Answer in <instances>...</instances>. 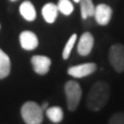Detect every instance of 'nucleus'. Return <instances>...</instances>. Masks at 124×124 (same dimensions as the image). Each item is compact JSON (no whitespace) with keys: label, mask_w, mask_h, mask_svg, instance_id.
Listing matches in <instances>:
<instances>
[{"label":"nucleus","mask_w":124,"mask_h":124,"mask_svg":"<svg viewBox=\"0 0 124 124\" xmlns=\"http://www.w3.org/2000/svg\"><path fill=\"white\" fill-rule=\"evenodd\" d=\"M31 64H32V66H33V70L35 71L37 75L44 76L49 72L52 61L46 56L34 55L31 58Z\"/></svg>","instance_id":"423d86ee"},{"label":"nucleus","mask_w":124,"mask_h":124,"mask_svg":"<svg viewBox=\"0 0 124 124\" xmlns=\"http://www.w3.org/2000/svg\"><path fill=\"white\" fill-rule=\"evenodd\" d=\"M11 63L8 55L0 49V80L5 79L10 73Z\"/></svg>","instance_id":"f8f14e48"},{"label":"nucleus","mask_w":124,"mask_h":124,"mask_svg":"<svg viewBox=\"0 0 124 124\" xmlns=\"http://www.w3.org/2000/svg\"><path fill=\"white\" fill-rule=\"evenodd\" d=\"M40 107H41V108H42V111H46V108H49V104H48V102H46V101H45L44 103H42V104H41V106H40Z\"/></svg>","instance_id":"a211bd4d"},{"label":"nucleus","mask_w":124,"mask_h":124,"mask_svg":"<svg viewBox=\"0 0 124 124\" xmlns=\"http://www.w3.org/2000/svg\"><path fill=\"white\" fill-rule=\"evenodd\" d=\"M57 7H58V11H60L64 16L71 15L73 11V5L70 2V0H59Z\"/></svg>","instance_id":"2eb2a0df"},{"label":"nucleus","mask_w":124,"mask_h":124,"mask_svg":"<svg viewBox=\"0 0 124 124\" xmlns=\"http://www.w3.org/2000/svg\"><path fill=\"white\" fill-rule=\"evenodd\" d=\"M77 34L73 33L72 35L68 38L67 42L65 44V46L63 49V52H62V57H63V59H68L69 56H70V53H71V50L73 48V46H75L76 41H77Z\"/></svg>","instance_id":"dca6fc26"},{"label":"nucleus","mask_w":124,"mask_h":124,"mask_svg":"<svg viewBox=\"0 0 124 124\" xmlns=\"http://www.w3.org/2000/svg\"><path fill=\"white\" fill-rule=\"evenodd\" d=\"M46 115L49 118V120L53 123H60L63 119V110L60 107L54 106L50 107L46 110Z\"/></svg>","instance_id":"ddd939ff"},{"label":"nucleus","mask_w":124,"mask_h":124,"mask_svg":"<svg viewBox=\"0 0 124 124\" xmlns=\"http://www.w3.org/2000/svg\"><path fill=\"white\" fill-rule=\"evenodd\" d=\"M112 7L108 6L106 3H100L97 6H95L94 9V18L95 21L97 22V24L101 25V26H106L110 23L111 19H112Z\"/></svg>","instance_id":"0eeeda50"},{"label":"nucleus","mask_w":124,"mask_h":124,"mask_svg":"<svg viewBox=\"0 0 124 124\" xmlns=\"http://www.w3.org/2000/svg\"><path fill=\"white\" fill-rule=\"evenodd\" d=\"M94 46V37L90 32H84L78 44V53L81 56H88Z\"/></svg>","instance_id":"6e6552de"},{"label":"nucleus","mask_w":124,"mask_h":124,"mask_svg":"<svg viewBox=\"0 0 124 124\" xmlns=\"http://www.w3.org/2000/svg\"><path fill=\"white\" fill-rule=\"evenodd\" d=\"M96 68L95 63L93 62H88V63H83L79 65H75V66H70L67 69V73L77 79H81V78H85L94 73Z\"/></svg>","instance_id":"39448f33"},{"label":"nucleus","mask_w":124,"mask_h":124,"mask_svg":"<svg viewBox=\"0 0 124 124\" xmlns=\"http://www.w3.org/2000/svg\"><path fill=\"white\" fill-rule=\"evenodd\" d=\"M41 14L44 17L45 21L49 24H52L56 21L57 16H58V7L56 4H54L52 2H49L44 5L41 9Z\"/></svg>","instance_id":"9d476101"},{"label":"nucleus","mask_w":124,"mask_h":124,"mask_svg":"<svg viewBox=\"0 0 124 124\" xmlns=\"http://www.w3.org/2000/svg\"><path fill=\"white\" fill-rule=\"evenodd\" d=\"M64 92L66 97L67 108L70 112H75L82 98V88L77 81H67L64 85Z\"/></svg>","instance_id":"7ed1b4c3"},{"label":"nucleus","mask_w":124,"mask_h":124,"mask_svg":"<svg viewBox=\"0 0 124 124\" xmlns=\"http://www.w3.org/2000/svg\"><path fill=\"white\" fill-rule=\"evenodd\" d=\"M20 14L22 17L28 22H32L35 20V18H36L35 7H34L32 3L28 1V0L22 2V4L20 5Z\"/></svg>","instance_id":"9b49d317"},{"label":"nucleus","mask_w":124,"mask_h":124,"mask_svg":"<svg viewBox=\"0 0 124 124\" xmlns=\"http://www.w3.org/2000/svg\"><path fill=\"white\" fill-rule=\"evenodd\" d=\"M73 1H75V2H79L80 0H73Z\"/></svg>","instance_id":"6ab92c4d"},{"label":"nucleus","mask_w":124,"mask_h":124,"mask_svg":"<svg viewBox=\"0 0 124 124\" xmlns=\"http://www.w3.org/2000/svg\"><path fill=\"white\" fill-rule=\"evenodd\" d=\"M21 116L26 124H41L44 111L35 101H26L21 108Z\"/></svg>","instance_id":"f03ea898"},{"label":"nucleus","mask_w":124,"mask_h":124,"mask_svg":"<svg viewBox=\"0 0 124 124\" xmlns=\"http://www.w3.org/2000/svg\"><path fill=\"white\" fill-rule=\"evenodd\" d=\"M111 96L110 85L103 81H98L93 86L87 95V108L92 112H98L108 103Z\"/></svg>","instance_id":"f257e3e1"},{"label":"nucleus","mask_w":124,"mask_h":124,"mask_svg":"<svg viewBox=\"0 0 124 124\" xmlns=\"http://www.w3.org/2000/svg\"><path fill=\"white\" fill-rule=\"evenodd\" d=\"M0 28H1V25H0Z\"/></svg>","instance_id":"412c9836"},{"label":"nucleus","mask_w":124,"mask_h":124,"mask_svg":"<svg viewBox=\"0 0 124 124\" xmlns=\"http://www.w3.org/2000/svg\"><path fill=\"white\" fill-rule=\"evenodd\" d=\"M20 44L21 46L26 51L35 50L38 46V38L35 33L32 31H23L20 34Z\"/></svg>","instance_id":"1a4fd4ad"},{"label":"nucleus","mask_w":124,"mask_h":124,"mask_svg":"<svg viewBox=\"0 0 124 124\" xmlns=\"http://www.w3.org/2000/svg\"><path fill=\"white\" fill-rule=\"evenodd\" d=\"M79 3L81 6V16H82V19L86 20L88 18L93 17L95 6L93 4L92 0H80Z\"/></svg>","instance_id":"4468645a"},{"label":"nucleus","mask_w":124,"mask_h":124,"mask_svg":"<svg viewBox=\"0 0 124 124\" xmlns=\"http://www.w3.org/2000/svg\"><path fill=\"white\" fill-rule=\"evenodd\" d=\"M11 1H16V0H11Z\"/></svg>","instance_id":"aec40b11"},{"label":"nucleus","mask_w":124,"mask_h":124,"mask_svg":"<svg viewBox=\"0 0 124 124\" xmlns=\"http://www.w3.org/2000/svg\"><path fill=\"white\" fill-rule=\"evenodd\" d=\"M108 124H124V113L117 112L112 115Z\"/></svg>","instance_id":"f3484780"},{"label":"nucleus","mask_w":124,"mask_h":124,"mask_svg":"<svg viewBox=\"0 0 124 124\" xmlns=\"http://www.w3.org/2000/svg\"><path fill=\"white\" fill-rule=\"evenodd\" d=\"M108 61L115 71L121 73L124 71V46L115 44L108 51Z\"/></svg>","instance_id":"20e7f679"}]
</instances>
